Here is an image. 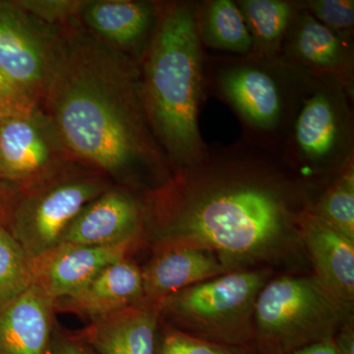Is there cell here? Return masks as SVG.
Listing matches in <instances>:
<instances>
[{"label": "cell", "instance_id": "9a60e30c", "mask_svg": "<svg viewBox=\"0 0 354 354\" xmlns=\"http://www.w3.org/2000/svg\"><path fill=\"white\" fill-rule=\"evenodd\" d=\"M160 302L139 304L91 321L78 337L97 354H155Z\"/></svg>", "mask_w": 354, "mask_h": 354}, {"label": "cell", "instance_id": "5bb4252c", "mask_svg": "<svg viewBox=\"0 0 354 354\" xmlns=\"http://www.w3.org/2000/svg\"><path fill=\"white\" fill-rule=\"evenodd\" d=\"M223 95L253 127L272 130L279 127L286 111L285 86L263 65L239 64L218 75Z\"/></svg>", "mask_w": 354, "mask_h": 354}, {"label": "cell", "instance_id": "484cf974", "mask_svg": "<svg viewBox=\"0 0 354 354\" xmlns=\"http://www.w3.org/2000/svg\"><path fill=\"white\" fill-rule=\"evenodd\" d=\"M41 106L0 68V120L30 115Z\"/></svg>", "mask_w": 354, "mask_h": 354}, {"label": "cell", "instance_id": "4fadbf2b", "mask_svg": "<svg viewBox=\"0 0 354 354\" xmlns=\"http://www.w3.org/2000/svg\"><path fill=\"white\" fill-rule=\"evenodd\" d=\"M137 241L111 246L62 243L31 261L34 285L58 300L83 288L104 268L124 259Z\"/></svg>", "mask_w": 354, "mask_h": 354}, {"label": "cell", "instance_id": "ffe728a7", "mask_svg": "<svg viewBox=\"0 0 354 354\" xmlns=\"http://www.w3.org/2000/svg\"><path fill=\"white\" fill-rule=\"evenodd\" d=\"M237 6L253 39V50L266 55L276 53L295 19L292 6L279 0H243Z\"/></svg>", "mask_w": 354, "mask_h": 354}, {"label": "cell", "instance_id": "7402d4cb", "mask_svg": "<svg viewBox=\"0 0 354 354\" xmlns=\"http://www.w3.org/2000/svg\"><path fill=\"white\" fill-rule=\"evenodd\" d=\"M32 285L31 261L6 227L0 225V310Z\"/></svg>", "mask_w": 354, "mask_h": 354}, {"label": "cell", "instance_id": "5b68a950", "mask_svg": "<svg viewBox=\"0 0 354 354\" xmlns=\"http://www.w3.org/2000/svg\"><path fill=\"white\" fill-rule=\"evenodd\" d=\"M351 315L313 276L270 279L254 308L256 351L286 354L333 339Z\"/></svg>", "mask_w": 354, "mask_h": 354}, {"label": "cell", "instance_id": "8fae6325", "mask_svg": "<svg viewBox=\"0 0 354 354\" xmlns=\"http://www.w3.org/2000/svg\"><path fill=\"white\" fill-rule=\"evenodd\" d=\"M160 6L135 0H82L79 21L93 35L137 62L157 26Z\"/></svg>", "mask_w": 354, "mask_h": 354}, {"label": "cell", "instance_id": "7c38bea8", "mask_svg": "<svg viewBox=\"0 0 354 354\" xmlns=\"http://www.w3.org/2000/svg\"><path fill=\"white\" fill-rule=\"evenodd\" d=\"M297 230L313 266L319 285L348 311L354 304V241L333 230L305 209L297 218Z\"/></svg>", "mask_w": 354, "mask_h": 354}, {"label": "cell", "instance_id": "44dd1931", "mask_svg": "<svg viewBox=\"0 0 354 354\" xmlns=\"http://www.w3.org/2000/svg\"><path fill=\"white\" fill-rule=\"evenodd\" d=\"M202 37L212 48L247 55L253 50V39L237 4L230 0H216L206 10Z\"/></svg>", "mask_w": 354, "mask_h": 354}, {"label": "cell", "instance_id": "7a4b0ae2", "mask_svg": "<svg viewBox=\"0 0 354 354\" xmlns=\"http://www.w3.org/2000/svg\"><path fill=\"white\" fill-rule=\"evenodd\" d=\"M288 184L265 172L181 171L151 192L144 227L156 251L192 246L215 254L228 272L286 257L301 243Z\"/></svg>", "mask_w": 354, "mask_h": 354}, {"label": "cell", "instance_id": "6da1fadb", "mask_svg": "<svg viewBox=\"0 0 354 354\" xmlns=\"http://www.w3.org/2000/svg\"><path fill=\"white\" fill-rule=\"evenodd\" d=\"M41 108L78 162L131 189L171 179L149 125L139 62L106 46L79 18L58 26Z\"/></svg>", "mask_w": 354, "mask_h": 354}, {"label": "cell", "instance_id": "e0dca14e", "mask_svg": "<svg viewBox=\"0 0 354 354\" xmlns=\"http://www.w3.org/2000/svg\"><path fill=\"white\" fill-rule=\"evenodd\" d=\"M141 269L144 299L160 302L178 291L228 272L211 251L174 246L156 251Z\"/></svg>", "mask_w": 354, "mask_h": 354}, {"label": "cell", "instance_id": "2e32d148", "mask_svg": "<svg viewBox=\"0 0 354 354\" xmlns=\"http://www.w3.org/2000/svg\"><path fill=\"white\" fill-rule=\"evenodd\" d=\"M143 299L141 269L124 258L102 269L76 292L55 300V311L71 312L92 321Z\"/></svg>", "mask_w": 354, "mask_h": 354}, {"label": "cell", "instance_id": "30bf717a", "mask_svg": "<svg viewBox=\"0 0 354 354\" xmlns=\"http://www.w3.org/2000/svg\"><path fill=\"white\" fill-rule=\"evenodd\" d=\"M144 221L145 204L129 188L113 184L79 213L60 244L111 246L138 241Z\"/></svg>", "mask_w": 354, "mask_h": 354}, {"label": "cell", "instance_id": "ac0fdd59", "mask_svg": "<svg viewBox=\"0 0 354 354\" xmlns=\"http://www.w3.org/2000/svg\"><path fill=\"white\" fill-rule=\"evenodd\" d=\"M55 300L32 285L0 310V354H46Z\"/></svg>", "mask_w": 354, "mask_h": 354}, {"label": "cell", "instance_id": "277c9868", "mask_svg": "<svg viewBox=\"0 0 354 354\" xmlns=\"http://www.w3.org/2000/svg\"><path fill=\"white\" fill-rule=\"evenodd\" d=\"M270 277L268 269H244L207 279L162 300L160 318L198 339L257 353L254 308Z\"/></svg>", "mask_w": 354, "mask_h": 354}, {"label": "cell", "instance_id": "83f0119b", "mask_svg": "<svg viewBox=\"0 0 354 354\" xmlns=\"http://www.w3.org/2000/svg\"><path fill=\"white\" fill-rule=\"evenodd\" d=\"M46 354H97L75 335L53 327Z\"/></svg>", "mask_w": 354, "mask_h": 354}, {"label": "cell", "instance_id": "1f68e13d", "mask_svg": "<svg viewBox=\"0 0 354 354\" xmlns=\"http://www.w3.org/2000/svg\"><path fill=\"white\" fill-rule=\"evenodd\" d=\"M2 225L1 221H0V225Z\"/></svg>", "mask_w": 354, "mask_h": 354}, {"label": "cell", "instance_id": "4dcf8cb0", "mask_svg": "<svg viewBox=\"0 0 354 354\" xmlns=\"http://www.w3.org/2000/svg\"><path fill=\"white\" fill-rule=\"evenodd\" d=\"M4 193L3 187H2V184L0 183V196H1L2 194Z\"/></svg>", "mask_w": 354, "mask_h": 354}, {"label": "cell", "instance_id": "f546056e", "mask_svg": "<svg viewBox=\"0 0 354 354\" xmlns=\"http://www.w3.org/2000/svg\"><path fill=\"white\" fill-rule=\"evenodd\" d=\"M286 354H337L335 351L333 339L316 342L311 346H305L304 348L297 349L292 353Z\"/></svg>", "mask_w": 354, "mask_h": 354}, {"label": "cell", "instance_id": "cb8c5ba5", "mask_svg": "<svg viewBox=\"0 0 354 354\" xmlns=\"http://www.w3.org/2000/svg\"><path fill=\"white\" fill-rule=\"evenodd\" d=\"M155 354H257L245 349L227 348L198 339L169 325L157 335Z\"/></svg>", "mask_w": 354, "mask_h": 354}, {"label": "cell", "instance_id": "52a82bcc", "mask_svg": "<svg viewBox=\"0 0 354 354\" xmlns=\"http://www.w3.org/2000/svg\"><path fill=\"white\" fill-rule=\"evenodd\" d=\"M76 162L43 108L0 120V183L14 192L53 176Z\"/></svg>", "mask_w": 354, "mask_h": 354}, {"label": "cell", "instance_id": "ba28073f", "mask_svg": "<svg viewBox=\"0 0 354 354\" xmlns=\"http://www.w3.org/2000/svg\"><path fill=\"white\" fill-rule=\"evenodd\" d=\"M58 38V26L48 24L18 1L0 0V68L39 106Z\"/></svg>", "mask_w": 354, "mask_h": 354}, {"label": "cell", "instance_id": "8992f818", "mask_svg": "<svg viewBox=\"0 0 354 354\" xmlns=\"http://www.w3.org/2000/svg\"><path fill=\"white\" fill-rule=\"evenodd\" d=\"M111 185L106 174L76 160L41 183L13 192L4 227L28 259H39L59 245L74 218Z\"/></svg>", "mask_w": 354, "mask_h": 354}, {"label": "cell", "instance_id": "d4e9b609", "mask_svg": "<svg viewBox=\"0 0 354 354\" xmlns=\"http://www.w3.org/2000/svg\"><path fill=\"white\" fill-rule=\"evenodd\" d=\"M317 21L337 36L348 32L354 24V2L349 0H316L305 6Z\"/></svg>", "mask_w": 354, "mask_h": 354}, {"label": "cell", "instance_id": "9c48e42d", "mask_svg": "<svg viewBox=\"0 0 354 354\" xmlns=\"http://www.w3.org/2000/svg\"><path fill=\"white\" fill-rule=\"evenodd\" d=\"M295 151L314 167L344 160L351 145L349 118L342 84H325L311 93L293 128Z\"/></svg>", "mask_w": 354, "mask_h": 354}, {"label": "cell", "instance_id": "4316f807", "mask_svg": "<svg viewBox=\"0 0 354 354\" xmlns=\"http://www.w3.org/2000/svg\"><path fill=\"white\" fill-rule=\"evenodd\" d=\"M18 3L44 22L59 26L78 18L82 0H20Z\"/></svg>", "mask_w": 354, "mask_h": 354}, {"label": "cell", "instance_id": "f1b7e54d", "mask_svg": "<svg viewBox=\"0 0 354 354\" xmlns=\"http://www.w3.org/2000/svg\"><path fill=\"white\" fill-rule=\"evenodd\" d=\"M337 354H354V328L353 321H348L333 337Z\"/></svg>", "mask_w": 354, "mask_h": 354}, {"label": "cell", "instance_id": "3957f363", "mask_svg": "<svg viewBox=\"0 0 354 354\" xmlns=\"http://www.w3.org/2000/svg\"><path fill=\"white\" fill-rule=\"evenodd\" d=\"M200 36L192 6L167 4L160 8L155 32L139 62L149 125L167 162L181 171L199 164L204 153L198 127Z\"/></svg>", "mask_w": 354, "mask_h": 354}, {"label": "cell", "instance_id": "603a6c76", "mask_svg": "<svg viewBox=\"0 0 354 354\" xmlns=\"http://www.w3.org/2000/svg\"><path fill=\"white\" fill-rule=\"evenodd\" d=\"M323 223L354 241V172L351 167L312 209Z\"/></svg>", "mask_w": 354, "mask_h": 354}, {"label": "cell", "instance_id": "d6986e66", "mask_svg": "<svg viewBox=\"0 0 354 354\" xmlns=\"http://www.w3.org/2000/svg\"><path fill=\"white\" fill-rule=\"evenodd\" d=\"M290 50L300 64L337 78L351 68V55L342 41L329 28L321 24L306 10L295 18Z\"/></svg>", "mask_w": 354, "mask_h": 354}]
</instances>
